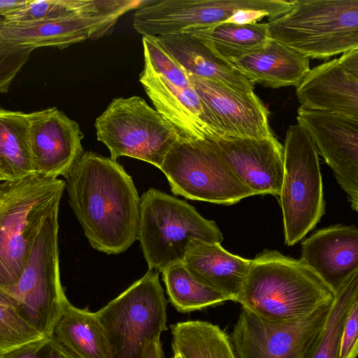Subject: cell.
Instances as JSON below:
<instances>
[{
	"instance_id": "6da1fadb",
	"label": "cell",
	"mask_w": 358,
	"mask_h": 358,
	"mask_svg": "<svg viewBox=\"0 0 358 358\" xmlns=\"http://www.w3.org/2000/svg\"><path fill=\"white\" fill-rule=\"evenodd\" d=\"M65 178L69 203L90 245L108 255L129 249L138 237L141 199L124 168L88 151Z\"/></svg>"
},
{
	"instance_id": "7a4b0ae2",
	"label": "cell",
	"mask_w": 358,
	"mask_h": 358,
	"mask_svg": "<svg viewBox=\"0 0 358 358\" xmlns=\"http://www.w3.org/2000/svg\"><path fill=\"white\" fill-rule=\"evenodd\" d=\"M335 293L301 259L265 250L251 259L235 302L273 322L301 320L333 303Z\"/></svg>"
},
{
	"instance_id": "3957f363",
	"label": "cell",
	"mask_w": 358,
	"mask_h": 358,
	"mask_svg": "<svg viewBox=\"0 0 358 358\" xmlns=\"http://www.w3.org/2000/svg\"><path fill=\"white\" fill-rule=\"evenodd\" d=\"M66 182L36 174L0 181V287L9 291L20 280L35 239L59 207Z\"/></svg>"
},
{
	"instance_id": "277c9868",
	"label": "cell",
	"mask_w": 358,
	"mask_h": 358,
	"mask_svg": "<svg viewBox=\"0 0 358 358\" xmlns=\"http://www.w3.org/2000/svg\"><path fill=\"white\" fill-rule=\"evenodd\" d=\"M269 38L310 58L358 48V0H294L266 22Z\"/></svg>"
},
{
	"instance_id": "5b68a950",
	"label": "cell",
	"mask_w": 358,
	"mask_h": 358,
	"mask_svg": "<svg viewBox=\"0 0 358 358\" xmlns=\"http://www.w3.org/2000/svg\"><path fill=\"white\" fill-rule=\"evenodd\" d=\"M140 199L137 240L149 270L162 272L182 262L192 240L222 242L215 222L202 217L187 201L154 188Z\"/></svg>"
},
{
	"instance_id": "8992f818",
	"label": "cell",
	"mask_w": 358,
	"mask_h": 358,
	"mask_svg": "<svg viewBox=\"0 0 358 358\" xmlns=\"http://www.w3.org/2000/svg\"><path fill=\"white\" fill-rule=\"evenodd\" d=\"M278 196L285 243L291 246L315 227L325 208L317 149L298 123L289 126L286 132Z\"/></svg>"
},
{
	"instance_id": "52a82bcc",
	"label": "cell",
	"mask_w": 358,
	"mask_h": 358,
	"mask_svg": "<svg viewBox=\"0 0 358 358\" xmlns=\"http://www.w3.org/2000/svg\"><path fill=\"white\" fill-rule=\"evenodd\" d=\"M160 170L172 192L188 199L231 205L255 195L212 139L180 138L168 152Z\"/></svg>"
},
{
	"instance_id": "ba28073f",
	"label": "cell",
	"mask_w": 358,
	"mask_h": 358,
	"mask_svg": "<svg viewBox=\"0 0 358 358\" xmlns=\"http://www.w3.org/2000/svg\"><path fill=\"white\" fill-rule=\"evenodd\" d=\"M167 301L159 272L140 279L96 313L109 339L113 358H141L146 345L166 327Z\"/></svg>"
},
{
	"instance_id": "9c48e42d",
	"label": "cell",
	"mask_w": 358,
	"mask_h": 358,
	"mask_svg": "<svg viewBox=\"0 0 358 358\" xmlns=\"http://www.w3.org/2000/svg\"><path fill=\"white\" fill-rule=\"evenodd\" d=\"M94 127L97 140L108 148L112 159L129 157L159 169L180 138L159 113L137 96L113 99Z\"/></svg>"
},
{
	"instance_id": "30bf717a",
	"label": "cell",
	"mask_w": 358,
	"mask_h": 358,
	"mask_svg": "<svg viewBox=\"0 0 358 358\" xmlns=\"http://www.w3.org/2000/svg\"><path fill=\"white\" fill-rule=\"evenodd\" d=\"M59 209L56 208L45 221L20 280L8 291L43 336L52 335L56 323L70 303L60 280Z\"/></svg>"
},
{
	"instance_id": "8fae6325",
	"label": "cell",
	"mask_w": 358,
	"mask_h": 358,
	"mask_svg": "<svg viewBox=\"0 0 358 358\" xmlns=\"http://www.w3.org/2000/svg\"><path fill=\"white\" fill-rule=\"evenodd\" d=\"M331 304L301 320L273 322L242 308L231 343L237 358H303L322 329Z\"/></svg>"
},
{
	"instance_id": "7c38bea8",
	"label": "cell",
	"mask_w": 358,
	"mask_h": 358,
	"mask_svg": "<svg viewBox=\"0 0 358 358\" xmlns=\"http://www.w3.org/2000/svg\"><path fill=\"white\" fill-rule=\"evenodd\" d=\"M145 3L119 0L107 9L29 22H4L0 19V45L63 49L86 40L98 39L108 34L122 15Z\"/></svg>"
},
{
	"instance_id": "4fadbf2b",
	"label": "cell",
	"mask_w": 358,
	"mask_h": 358,
	"mask_svg": "<svg viewBox=\"0 0 358 358\" xmlns=\"http://www.w3.org/2000/svg\"><path fill=\"white\" fill-rule=\"evenodd\" d=\"M296 120L308 134L335 178L358 209V120L299 107Z\"/></svg>"
},
{
	"instance_id": "5bb4252c",
	"label": "cell",
	"mask_w": 358,
	"mask_h": 358,
	"mask_svg": "<svg viewBox=\"0 0 358 358\" xmlns=\"http://www.w3.org/2000/svg\"><path fill=\"white\" fill-rule=\"evenodd\" d=\"M202 100L210 126L218 138L264 139L274 136L268 112L255 92L236 91L220 84L189 75Z\"/></svg>"
},
{
	"instance_id": "9a60e30c",
	"label": "cell",
	"mask_w": 358,
	"mask_h": 358,
	"mask_svg": "<svg viewBox=\"0 0 358 358\" xmlns=\"http://www.w3.org/2000/svg\"><path fill=\"white\" fill-rule=\"evenodd\" d=\"M29 120L35 174L65 178L85 152L79 124L56 107L29 113Z\"/></svg>"
},
{
	"instance_id": "2e32d148",
	"label": "cell",
	"mask_w": 358,
	"mask_h": 358,
	"mask_svg": "<svg viewBox=\"0 0 358 358\" xmlns=\"http://www.w3.org/2000/svg\"><path fill=\"white\" fill-rule=\"evenodd\" d=\"M241 8L240 0L148 1L134 13L133 27L143 36L187 32L224 22Z\"/></svg>"
},
{
	"instance_id": "e0dca14e",
	"label": "cell",
	"mask_w": 358,
	"mask_h": 358,
	"mask_svg": "<svg viewBox=\"0 0 358 358\" xmlns=\"http://www.w3.org/2000/svg\"><path fill=\"white\" fill-rule=\"evenodd\" d=\"M213 141L227 163L255 195H279L283 146L275 136L264 139L221 137Z\"/></svg>"
},
{
	"instance_id": "ac0fdd59",
	"label": "cell",
	"mask_w": 358,
	"mask_h": 358,
	"mask_svg": "<svg viewBox=\"0 0 358 358\" xmlns=\"http://www.w3.org/2000/svg\"><path fill=\"white\" fill-rule=\"evenodd\" d=\"M139 81L155 110L182 138L217 139L206 108L192 85L179 87L156 73L144 62Z\"/></svg>"
},
{
	"instance_id": "d6986e66",
	"label": "cell",
	"mask_w": 358,
	"mask_h": 358,
	"mask_svg": "<svg viewBox=\"0 0 358 358\" xmlns=\"http://www.w3.org/2000/svg\"><path fill=\"white\" fill-rule=\"evenodd\" d=\"M336 293L358 271V229L335 224L321 229L301 243L300 259Z\"/></svg>"
},
{
	"instance_id": "ffe728a7",
	"label": "cell",
	"mask_w": 358,
	"mask_h": 358,
	"mask_svg": "<svg viewBox=\"0 0 358 358\" xmlns=\"http://www.w3.org/2000/svg\"><path fill=\"white\" fill-rule=\"evenodd\" d=\"M296 87L301 107L358 120V78L338 59L310 69Z\"/></svg>"
},
{
	"instance_id": "44dd1931",
	"label": "cell",
	"mask_w": 358,
	"mask_h": 358,
	"mask_svg": "<svg viewBox=\"0 0 358 358\" xmlns=\"http://www.w3.org/2000/svg\"><path fill=\"white\" fill-rule=\"evenodd\" d=\"M182 262L195 280L235 301L251 259L229 252L220 243L194 239Z\"/></svg>"
},
{
	"instance_id": "7402d4cb",
	"label": "cell",
	"mask_w": 358,
	"mask_h": 358,
	"mask_svg": "<svg viewBox=\"0 0 358 358\" xmlns=\"http://www.w3.org/2000/svg\"><path fill=\"white\" fill-rule=\"evenodd\" d=\"M189 75L236 91L253 92L254 84L227 62L214 55L189 32L153 37Z\"/></svg>"
},
{
	"instance_id": "603a6c76",
	"label": "cell",
	"mask_w": 358,
	"mask_h": 358,
	"mask_svg": "<svg viewBox=\"0 0 358 358\" xmlns=\"http://www.w3.org/2000/svg\"><path fill=\"white\" fill-rule=\"evenodd\" d=\"M229 64L252 84L271 88L296 87L310 69L308 57L271 39Z\"/></svg>"
},
{
	"instance_id": "cb8c5ba5",
	"label": "cell",
	"mask_w": 358,
	"mask_h": 358,
	"mask_svg": "<svg viewBox=\"0 0 358 358\" xmlns=\"http://www.w3.org/2000/svg\"><path fill=\"white\" fill-rule=\"evenodd\" d=\"M52 335L77 358H113L111 345L96 313L69 303Z\"/></svg>"
},
{
	"instance_id": "d4e9b609",
	"label": "cell",
	"mask_w": 358,
	"mask_h": 358,
	"mask_svg": "<svg viewBox=\"0 0 358 358\" xmlns=\"http://www.w3.org/2000/svg\"><path fill=\"white\" fill-rule=\"evenodd\" d=\"M33 174L29 113L0 108V181Z\"/></svg>"
},
{
	"instance_id": "484cf974",
	"label": "cell",
	"mask_w": 358,
	"mask_h": 358,
	"mask_svg": "<svg viewBox=\"0 0 358 358\" xmlns=\"http://www.w3.org/2000/svg\"><path fill=\"white\" fill-rule=\"evenodd\" d=\"M214 55L227 62L262 48L270 39L266 23L220 24L189 31Z\"/></svg>"
},
{
	"instance_id": "4316f807",
	"label": "cell",
	"mask_w": 358,
	"mask_h": 358,
	"mask_svg": "<svg viewBox=\"0 0 358 358\" xmlns=\"http://www.w3.org/2000/svg\"><path fill=\"white\" fill-rule=\"evenodd\" d=\"M173 353L181 358H237L231 341L219 326L202 320L171 326Z\"/></svg>"
},
{
	"instance_id": "83f0119b",
	"label": "cell",
	"mask_w": 358,
	"mask_h": 358,
	"mask_svg": "<svg viewBox=\"0 0 358 358\" xmlns=\"http://www.w3.org/2000/svg\"><path fill=\"white\" fill-rule=\"evenodd\" d=\"M161 273L169 301L178 312L189 313L229 301L221 293L195 280L182 262L169 266Z\"/></svg>"
},
{
	"instance_id": "f1b7e54d",
	"label": "cell",
	"mask_w": 358,
	"mask_h": 358,
	"mask_svg": "<svg viewBox=\"0 0 358 358\" xmlns=\"http://www.w3.org/2000/svg\"><path fill=\"white\" fill-rule=\"evenodd\" d=\"M356 298H358V271L335 293L327 320L303 358H338L344 322Z\"/></svg>"
},
{
	"instance_id": "f546056e",
	"label": "cell",
	"mask_w": 358,
	"mask_h": 358,
	"mask_svg": "<svg viewBox=\"0 0 358 358\" xmlns=\"http://www.w3.org/2000/svg\"><path fill=\"white\" fill-rule=\"evenodd\" d=\"M119 0H29L22 8L3 16L4 22L21 23L63 17L109 8Z\"/></svg>"
},
{
	"instance_id": "4dcf8cb0",
	"label": "cell",
	"mask_w": 358,
	"mask_h": 358,
	"mask_svg": "<svg viewBox=\"0 0 358 358\" xmlns=\"http://www.w3.org/2000/svg\"><path fill=\"white\" fill-rule=\"evenodd\" d=\"M43 336L17 298L0 287V356Z\"/></svg>"
},
{
	"instance_id": "1f68e13d",
	"label": "cell",
	"mask_w": 358,
	"mask_h": 358,
	"mask_svg": "<svg viewBox=\"0 0 358 358\" xmlns=\"http://www.w3.org/2000/svg\"><path fill=\"white\" fill-rule=\"evenodd\" d=\"M143 45L144 62L153 71L179 87L192 85L187 73L153 37L143 36Z\"/></svg>"
},
{
	"instance_id": "d6a6232c",
	"label": "cell",
	"mask_w": 358,
	"mask_h": 358,
	"mask_svg": "<svg viewBox=\"0 0 358 358\" xmlns=\"http://www.w3.org/2000/svg\"><path fill=\"white\" fill-rule=\"evenodd\" d=\"M0 358H77L53 336H44L26 343Z\"/></svg>"
},
{
	"instance_id": "836d02e7",
	"label": "cell",
	"mask_w": 358,
	"mask_h": 358,
	"mask_svg": "<svg viewBox=\"0 0 358 358\" xmlns=\"http://www.w3.org/2000/svg\"><path fill=\"white\" fill-rule=\"evenodd\" d=\"M33 50L31 48L0 45V94L8 92Z\"/></svg>"
},
{
	"instance_id": "e575fe53",
	"label": "cell",
	"mask_w": 358,
	"mask_h": 358,
	"mask_svg": "<svg viewBox=\"0 0 358 358\" xmlns=\"http://www.w3.org/2000/svg\"><path fill=\"white\" fill-rule=\"evenodd\" d=\"M358 353V298L352 303L341 334L338 358H356Z\"/></svg>"
},
{
	"instance_id": "d590c367",
	"label": "cell",
	"mask_w": 358,
	"mask_h": 358,
	"mask_svg": "<svg viewBox=\"0 0 358 358\" xmlns=\"http://www.w3.org/2000/svg\"><path fill=\"white\" fill-rule=\"evenodd\" d=\"M265 17H268L269 20H271V15L265 11L256 9H240L224 22L248 24L257 22Z\"/></svg>"
},
{
	"instance_id": "8d00e7d4",
	"label": "cell",
	"mask_w": 358,
	"mask_h": 358,
	"mask_svg": "<svg viewBox=\"0 0 358 358\" xmlns=\"http://www.w3.org/2000/svg\"><path fill=\"white\" fill-rule=\"evenodd\" d=\"M338 60L347 71L358 78V48L343 53Z\"/></svg>"
},
{
	"instance_id": "74e56055",
	"label": "cell",
	"mask_w": 358,
	"mask_h": 358,
	"mask_svg": "<svg viewBox=\"0 0 358 358\" xmlns=\"http://www.w3.org/2000/svg\"><path fill=\"white\" fill-rule=\"evenodd\" d=\"M29 0H0V15L4 16L24 8Z\"/></svg>"
},
{
	"instance_id": "f35d334b",
	"label": "cell",
	"mask_w": 358,
	"mask_h": 358,
	"mask_svg": "<svg viewBox=\"0 0 358 358\" xmlns=\"http://www.w3.org/2000/svg\"><path fill=\"white\" fill-rule=\"evenodd\" d=\"M141 358H164L160 338L152 340L146 345Z\"/></svg>"
},
{
	"instance_id": "ab89813d",
	"label": "cell",
	"mask_w": 358,
	"mask_h": 358,
	"mask_svg": "<svg viewBox=\"0 0 358 358\" xmlns=\"http://www.w3.org/2000/svg\"><path fill=\"white\" fill-rule=\"evenodd\" d=\"M173 358H181L180 356L178 354L173 353Z\"/></svg>"
}]
</instances>
